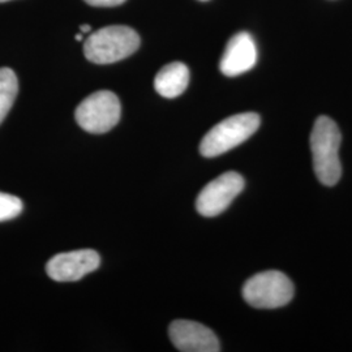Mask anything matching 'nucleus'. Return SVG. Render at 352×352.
<instances>
[{
	"label": "nucleus",
	"instance_id": "1",
	"mask_svg": "<svg viewBox=\"0 0 352 352\" xmlns=\"http://www.w3.org/2000/svg\"><path fill=\"white\" fill-rule=\"evenodd\" d=\"M340 128L327 116L317 118L311 135V149L317 179L327 187L336 186L342 175Z\"/></svg>",
	"mask_w": 352,
	"mask_h": 352
},
{
	"label": "nucleus",
	"instance_id": "2",
	"mask_svg": "<svg viewBox=\"0 0 352 352\" xmlns=\"http://www.w3.org/2000/svg\"><path fill=\"white\" fill-rule=\"evenodd\" d=\"M139 34L129 26L111 25L93 32L84 43V54L96 64L116 63L139 49Z\"/></svg>",
	"mask_w": 352,
	"mask_h": 352
},
{
	"label": "nucleus",
	"instance_id": "3",
	"mask_svg": "<svg viewBox=\"0 0 352 352\" xmlns=\"http://www.w3.org/2000/svg\"><path fill=\"white\" fill-rule=\"evenodd\" d=\"M260 116L254 113L232 115L214 126L202 139L200 153L205 158H214L239 146L260 126Z\"/></svg>",
	"mask_w": 352,
	"mask_h": 352
},
{
	"label": "nucleus",
	"instance_id": "4",
	"mask_svg": "<svg viewBox=\"0 0 352 352\" xmlns=\"http://www.w3.org/2000/svg\"><path fill=\"white\" fill-rule=\"evenodd\" d=\"M294 296V285L277 270L263 272L250 278L243 287V298L254 308L274 309L286 305Z\"/></svg>",
	"mask_w": 352,
	"mask_h": 352
},
{
	"label": "nucleus",
	"instance_id": "5",
	"mask_svg": "<svg viewBox=\"0 0 352 352\" xmlns=\"http://www.w3.org/2000/svg\"><path fill=\"white\" fill-rule=\"evenodd\" d=\"M120 101L116 94L101 90L90 94L76 109L77 124L90 133H106L120 120Z\"/></svg>",
	"mask_w": 352,
	"mask_h": 352
},
{
	"label": "nucleus",
	"instance_id": "6",
	"mask_svg": "<svg viewBox=\"0 0 352 352\" xmlns=\"http://www.w3.org/2000/svg\"><path fill=\"white\" fill-rule=\"evenodd\" d=\"M243 189V176L235 171L225 173L202 188L196 200V209L204 217H215L225 212Z\"/></svg>",
	"mask_w": 352,
	"mask_h": 352
},
{
	"label": "nucleus",
	"instance_id": "7",
	"mask_svg": "<svg viewBox=\"0 0 352 352\" xmlns=\"http://www.w3.org/2000/svg\"><path fill=\"white\" fill-rule=\"evenodd\" d=\"M101 264L100 254L93 250L65 252L54 256L46 265V272L52 280L76 282L97 270Z\"/></svg>",
	"mask_w": 352,
	"mask_h": 352
},
{
	"label": "nucleus",
	"instance_id": "8",
	"mask_svg": "<svg viewBox=\"0 0 352 352\" xmlns=\"http://www.w3.org/2000/svg\"><path fill=\"white\" fill-rule=\"evenodd\" d=\"M168 336L179 351H221L219 340L213 331L195 321L176 320L168 327Z\"/></svg>",
	"mask_w": 352,
	"mask_h": 352
},
{
	"label": "nucleus",
	"instance_id": "9",
	"mask_svg": "<svg viewBox=\"0 0 352 352\" xmlns=\"http://www.w3.org/2000/svg\"><path fill=\"white\" fill-rule=\"evenodd\" d=\"M257 47L250 33L241 32L235 34L227 43L222 55L219 69L228 77L243 75L256 65Z\"/></svg>",
	"mask_w": 352,
	"mask_h": 352
},
{
	"label": "nucleus",
	"instance_id": "10",
	"mask_svg": "<svg viewBox=\"0 0 352 352\" xmlns=\"http://www.w3.org/2000/svg\"><path fill=\"white\" fill-rule=\"evenodd\" d=\"M188 84V67L180 62L164 65L154 78V88L164 98L179 97L186 91Z\"/></svg>",
	"mask_w": 352,
	"mask_h": 352
},
{
	"label": "nucleus",
	"instance_id": "11",
	"mask_svg": "<svg viewBox=\"0 0 352 352\" xmlns=\"http://www.w3.org/2000/svg\"><path fill=\"white\" fill-rule=\"evenodd\" d=\"M19 93L17 76L11 68H0V124L12 109Z\"/></svg>",
	"mask_w": 352,
	"mask_h": 352
},
{
	"label": "nucleus",
	"instance_id": "12",
	"mask_svg": "<svg viewBox=\"0 0 352 352\" xmlns=\"http://www.w3.org/2000/svg\"><path fill=\"white\" fill-rule=\"evenodd\" d=\"M23 209L24 205L19 197L0 192V222L16 218L21 214Z\"/></svg>",
	"mask_w": 352,
	"mask_h": 352
},
{
	"label": "nucleus",
	"instance_id": "13",
	"mask_svg": "<svg viewBox=\"0 0 352 352\" xmlns=\"http://www.w3.org/2000/svg\"><path fill=\"white\" fill-rule=\"evenodd\" d=\"M93 7H116L123 4L126 0H85Z\"/></svg>",
	"mask_w": 352,
	"mask_h": 352
},
{
	"label": "nucleus",
	"instance_id": "14",
	"mask_svg": "<svg viewBox=\"0 0 352 352\" xmlns=\"http://www.w3.org/2000/svg\"><path fill=\"white\" fill-rule=\"evenodd\" d=\"M80 32L82 34H88L89 32H91V26L88 25V24H84V25L80 26Z\"/></svg>",
	"mask_w": 352,
	"mask_h": 352
},
{
	"label": "nucleus",
	"instance_id": "15",
	"mask_svg": "<svg viewBox=\"0 0 352 352\" xmlns=\"http://www.w3.org/2000/svg\"><path fill=\"white\" fill-rule=\"evenodd\" d=\"M75 38L76 41H82V38H84V34H82V33H78V34H76Z\"/></svg>",
	"mask_w": 352,
	"mask_h": 352
},
{
	"label": "nucleus",
	"instance_id": "16",
	"mask_svg": "<svg viewBox=\"0 0 352 352\" xmlns=\"http://www.w3.org/2000/svg\"><path fill=\"white\" fill-rule=\"evenodd\" d=\"M4 1H10V0H0V3H4Z\"/></svg>",
	"mask_w": 352,
	"mask_h": 352
}]
</instances>
